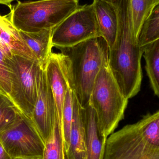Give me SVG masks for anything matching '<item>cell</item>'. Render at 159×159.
Here are the masks:
<instances>
[{
    "instance_id": "cell-1",
    "label": "cell",
    "mask_w": 159,
    "mask_h": 159,
    "mask_svg": "<svg viewBox=\"0 0 159 159\" xmlns=\"http://www.w3.org/2000/svg\"><path fill=\"white\" fill-rule=\"evenodd\" d=\"M117 10L118 29L115 43L109 49L108 63L121 92L129 99L141 89L143 50L133 33L128 0H121Z\"/></svg>"
},
{
    "instance_id": "cell-2",
    "label": "cell",
    "mask_w": 159,
    "mask_h": 159,
    "mask_svg": "<svg viewBox=\"0 0 159 159\" xmlns=\"http://www.w3.org/2000/svg\"><path fill=\"white\" fill-rule=\"evenodd\" d=\"M102 159H159V112L107 137Z\"/></svg>"
},
{
    "instance_id": "cell-3",
    "label": "cell",
    "mask_w": 159,
    "mask_h": 159,
    "mask_svg": "<svg viewBox=\"0 0 159 159\" xmlns=\"http://www.w3.org/2000/svg\"><path fill=\"white\" fill-rule=\"evenodd\" d=\"M60 50L68 58L70 87L81 106L86 107L95 80L108 60L107 43L102 37L98 36Z\"/></svg>"
},
{
    "instance_id": "cell-4",
    "label": "cell",
    "mask_w": 159,
    "mask_h": 159,
    "mask_svg": "<svg viewBox=\"0 0 159 159\" xmlns=\"http://www.w3.org/2000/svg\"><path fill=\"white\" fill-rule=\"evenodd\" d=\"M129 99L124 95L108 63H104L95 80L89 105L94 110L101 135L107 138L124 119Z\"/></svg>"
},
{
    "instance_id": "cell-5",
    "label": "cell",
    "mask_w": 159,
    "mask_h": 159,
    "mask_svg": "<svg viewBox=\"0 0 159 159\" xmlns=\"http://www.w3.org/2000/svg\"><path fill=\"white\" fill-rule=\"evenodd\" d=\"M79 6L78 0L18 1L7 16L19 31L38 32L53 30Z\"/></svg>"
},
{
    "instance_id": "cell-6",
    "label": "cell",
    "mask_w": 159,
    "mask_h": 159,
    "mask_svg": "<svg viewBox=\"0 0 159 159\" xmlns=\"http://www.w3.org/2000/svg\"><path fill=\"white\" fill-rule=\"evenodd\" d=\"M11 65L8 97L22 114L31 118L38 95L42 67L37 61L18 56L11 58Z\"/></svg>"
},
{
    "instance_id": "cell-7",
    "label": "cell",
    "mask_w": 159,
    "mask_h": 159,
    "mask_svg": "<svg viewBox=\"0 0 159 159\" xmlns=\"http://www.w3.org/2000/svg\"><path fill=\"white\" fill-rule=\"evenodd\" d=\"M0 143L12 159L43 158L44 142L31 119L21 112L9 127L0 132Z\"/></svg>"
},
{
    "instance_id": "cell-8",
    "label": "cell",
    "mask_w": 159,
    "mask_h": 159,
    "mask_svg": "<svg viewBox=\"0 0 159 159\" xmlns=\"http://www.w3.org/2000/svg\"><path fill=\"white\" fill-rule=\"evenodd\" d=\"M101 36L92 4L79 6L52 30V46L60 49Z\"/></svg>"
},
{
    "instance_id": "cell-9",
    "label": "cell",
    "mask_w": 159,
    "mask_h": 159,
    "mask_svg": "<svg viewBox=\"0 0 159 159\" xmlns=\"http://www.w3.org/2000/svg\"><path fill=\"white\" fill-rule=\"evenodd\" d=\"M57 117L56 103L44 70L40 74L39 90L31 119L44 142L48 139Z\"/></svg>"
},
{
    "instance_id": "cell-10",
    "label": "cell",
    "mask_w": 159,
    "mask_h": 159,
    "mask_svg": "<svg viewBox=\"0 0 159 159\" xmlns=\"http://www.w3.org/2000/svg\"><path fill=\"white\" fill-rule=\"evenodd\" d=\"M43 69L45 72L53 93L56 103L57 119L61 127L63 103L66 92L70 86L68 58L63 53L52 52Z\"/></svg>"
},
{
    "instance_id": "cell-11",
    "label": "cell",
    "mask_w": 159,
    "mask_h": 159,
    "mask_svg": "<svg viewBox=\"0 0 159 159\" xmlns=\"http://www.w3.org/2000/svg\"><path fill=\"white\" fill-rule=\"evenodd\" d=\"M0 49L10 58L18 56L37 61L7 15L0 14Z\"/></svg>"
},
{
    "instance_id": "cell-12",
    "label": "cell",
    "mask_w": 159,
    "mask_h": 159,
    "mask_svg": "<svg viewBox=\"0 0 159 159\" xmlns=\"http://www.w3.org/2000/svg\"><path fill=\"white\" fill-rule=\"evenodd\" d=\"M82 114L87 159H102L107 138L100 133L95 112L90 106L82 107Z\"/></svg>"
},
{
    "instance_id": "cell-13",
    "label": "cell",
    "mask_w": 159,
    "mask_h": 159,
    "mask_svg": "<svg viewBox=\"0 0 159 159\" xmlns=\"http://www.w3.org/2000/svg\"><path fill=\"white\" fill-rule=\"evenodd\" d=\"M101 36L109 48L115 43L118 29L117 8L102 0H93L92 3Z\"/></svg>"
},
{
    "instance_id": "cell-14",
    "label": "cell",
    "mask_w": 159,
    "mask_h": 159,
    "mask_svg": "<svg viewBox=\"0 0 159 159\" xmlns=\"http://www.w3.org/2000/svg\"><path fill=\"white\" fill-rule=\"evenodd\" d=\"M73 101L72 128L65 159H87L82 120V107L74 92Z\"/></svg>"
},
{
    "instance_id": "cell-15",
    "label": "cell",
    "mask_w": 159,
    "mask_h": 159,
    "mask_svg": "<svg viewBox=\"0 0 159 159\" xmlns=\"http://www.w3.org/2000/svg\"><path fill=\"white\" fill-rule=\"evenodd\" d=\"M53 30H44L34 33L19 31L22 40L42 68H44L52 52L53 47L51 43V35Z\"/></svg>"
},
{
    "instance_id": "cell-16",
    "label": "cell",
    "mask_w": 159,
    "mask_h": 159,
    "mask_svg": "<svg viewBox=\"0 0 159 159\" xmlns=\"http://www.w3.org/2000/svg\"><path fill=\"white\" fill-rule=\"evenodd\" d=\"M143 48L150 86L155 95L159 97V39Z\"/></svg>"
},
{
    "instance_id": "cell-17",
    "label": "cell",
    "mask_w": 159,
    "mask_h": 159,
    "mask_svg": "<svg viewBox=\"0 0 159 159\" xmlns=\"http://www.w3.org/2000/svg\"><path fill=\"white\" fill-rule=\"evenodd\" d=\"M134 36L138 34L144 21L158 5L159 0H128Z\"/></svg>"
},
{
    "instance_id": "cell-18",
    "label": "cell",
    "mask_w": 159,
    "mask_h": 159,
    "mask_svg": "<svg viewBox=\"0 0 159 159\" xmlns=\"http://www.w3.org/2000/svg\"><path fill=\"white\" fill-rule=\"evenodd\" d=\"M42 159H65L62 128L57 116L52 132L45 142Z\"/></svg>"
},
{
    "instance_id": "cell-19",
    "label": "cell",
    "mask_w": 159,
    "mask_h": 159,
    "mask_svg": "<svg viewBox=\"0 0 159 159\" xmlns=\"http://www.w3.org/2000/svg\"><path fill=\"white\" fill-rule=\"evenodd\" d=\"M159 39V5L144 21L140 29L138 42L143 48Z\"/></svg>"
},
{
    "instance_id": "cell-20",
    "label": "cell",
    "mask_w": 159,
    "mask_h": 159,
    "mask_svg": "<svg viewBox=\"0 0 159 159\" xmlns=\"http://www.w3.org/2000/svg\"><path fill=\"white\" fill-rule=\"evenodd\" d=\"M73 92L69 86L65 95L62 115L61 127L64 144V156L69 147L73 116Z\"/></svg>"
},
{
    "instance_id": "cell-21",
    "label": "cell",
    "mask_w": 159,
    "mask_h": 159,
    "mask_svg": "<svg viewBox=\"0 0 159 159\" xmlns=\"http://www.w3.org/2000/svg\"><path fill=\"white\" fill-rule=\"evenodd\" d=\"M20 112L8 96L0 93V132L15 121Z\"/></svg>"
},
{
    "instance_id": "cell-22",
    "label": "cell",
    "mask_w": 159,
    "mask_h": 159,
    "mask_svg": "<svg viewBox=\"0 0 159 159\" xmlns=\"http://www.w3.org/2000/svg\"><path fill=\"white\" fill-rule=\"evenodd\" d=\"M11 58L0 49V93L8 96L11 88Z\"/></svg>"
},
{
    "instance_id": "cell-23",
    "label": "cell",
    "mask_w": 159,
    "mask_h": 159,
    "mask_svg": "<svg viewBox=\"0 0 159 159\" xmlns=\"http://www.w3.org/2000/svg\"><path fill=\"white\" fill-rule=\"evenodd\" d=\"M0 159H12L0 143Z\"/></svg>"
},
{
    "instance_id": "cell-24",
    "label": "cell",
    "mask_w": 159,
    "mask_h": 159,
    "mask_svg": "<svg viewBox=\"0 0 159 159\" xmlns=\"http://www.w3.org/2000/svg\"><path fill=\"white\" fill-rule=\"evenodd\" d=\"M102 1H104V2L110 4L116 8H117L118 7L120 4V2H121V0H102Z\"/></svg>"
},
{
    "instance_id": "cell-25",
    "label": "cell",
    "mask_w": 159,
    "mask_h": 159,
    "mask_svg": "<svg viewBox=\"0 0 159 159\" xmlns=\"http://www.w3.org/2000/svg\"><path fill=\"white\" fill-rule=\"evenodd\" d=\"M15 1H17V0H0V4L6 6L8 7L10 9L12 6L11 3L12 2Z\"/></svg>"
},
{
    "instance_id": "cell-26",
    "label": "cell",
    "mask_w": 159,
    "mask_h": 159,
    "mask_svg": "<svg viewBox=\"0 0 159 159\" xmlns=\"http://www.w3.org/2000/svg\"><path fill=\"white\" fill-rule=\"evenodd\" d=\"M13 159H42V158H39L18 157Z\"/></svg>"
},
{
    "instance_id": "cell-27",
    "label": "cell",
    "mask_w": 159,
    "mask_h": 159,
    "mask_svg": "<svg viewBox=\"0 0 159 159\" xmlns=\"http://www.w3.org/2000/svg\"></svg>"
}]
</instances>
